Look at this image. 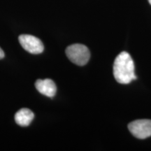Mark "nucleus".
I'll use <instances>...</instances> for the list:
<instances>
[{
  "label": "nucleus",
  "instance_id": "1",
  "mask_svg": "<svg viewBox=\"0 0 151 151\" xmlns=\"http://www.w3.org/2000/svg\"><path fill=\"white\" fill-rule=\"evenodd\" d=\"M113 75L117 82L121 84H128L137 78L134 63L128 52H122L116 57L113 64Z\"/></svg>",
  "mask_w": 151,
  "mask_h": 151
},
{
  "label": "nucleus",
  "instance_id": "2",
  "mask_svg": "<svg viewBox=\"0 0 151 151\" xmlns=\"http://www.w3.org/2000/svg\"><path fill=\"white\" fill-rule=\"evenodd\" d=\"M66 55L71 62L78 66L86 65L90 58V50L88 47L80 43L68 46L66 49Z\"/></svg>",
  "mask_w": 151,
  "mask_h": 151
},
{
  "label": "nucleus",
  "instance_id": "3",
  "mask_svg": "<svg viewBox=\"0 0 151 151\" xmlns=\"http://www.w3.org/2000/svg\"><path fill=\"white\" fill-rule=\"evenodd\" d=\"M128 129L136 138L144 139L151 137V120H137L128 124Z\"/></svg>",
  "mask_w": 151,
  "mask_h": 151
},
{
  "label": "nucleus",
  "instance_id": "4",
  "mask_svg": "<svg viewBox=\"0 0 151 151\" xmlns=\"http://www.w3.org/2000/svg\"><path fill=\"white\" fill-rule=\"evenodd\" d=\"M18 40L22 48L29 53L40 54L44 50L42 41L35 36L22 35L19 36Z\"/></svg>",
  "mask_w": 151,
  "mask_h": 151
},
{
  "label": "nucleus",
  "instance_id": "5",
  "mask_svg": "<svg viewBox=\"0 0 151 151\" xmlns=\"http://www.w3.org/2000/svg\"><path fill=\"white\" fill-rule=\"evenodd\" d=\"M35 87L41 94L48 97H53L56 94V85L51 79H39L36 81Z\"/></svg>",
  "mask_w": 151,
  "mask_h": 151
},
{
  "label": "nucleus",
  "instance_id": "6",
  "mask_svg": "<svg viewBox=\"0 0 151 151\" xmlns=\"http://www.w3.org/2000/svg\"><path fill=\"white\" fill-rule=\"evenodd\" d=\"M35 118V114L29 109H21L15 115V121L18 125L27 127Z\"/></svg>",
  "mask_w": 151,
  "mask_h": 151
},
{
  "label": "nucleus",
  "instance_id": "7",
  "mask_svg": "<svg viewBox=\"0 0 151 151\" xmlns=\"http://www.w3.org/2000/svg\"><path fill=\"white\" fill-rule=\"evenodd\" d=\"M4 52L2 49L0 48V60L4 58Z\"/></svg>",
  "mask_w": 151,
  "mask_h": 151
},
{
  "label": "nucleus",
  "instance_id": "8",
  "mask_svg": "<svg viewBox=\"0 0 151 151\" xmlns=\"http://www.w3.org/2000/svg\"><path fill=\"white\" fill-rule=\"evenodd\" d=\"M148 1H149V3H150V4L151 5V0H148Z\"/></svg>",
  "mask_w": 151,
  "mask_h": 151
}]
</instances>
